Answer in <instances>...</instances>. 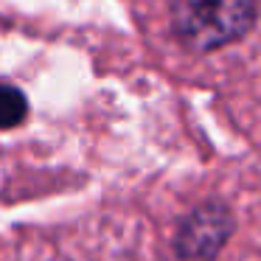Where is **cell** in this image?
<instances>
[{
    "instance_id": "1",
    "label": "cell",
    "mask_w": 261,
    "mask_h": 261,
    "mask_svg": "<svg viewBox=\"0 0 261 261\" xmlns=\"http://www.w3.org/2000/svg\"><path fill=\"white\" fill-rule=\"evenodd\" d=\"M255 0H171L177 40L199 54L239 42L255 23Z\"/></svg>"
},
{
    "instance_id": "2",
    "label": "cell",
    "mask_w": 261,
    "mask_h": 261,
    "mask_svg": "<svg viewBox=\"0 0 261 261\" xmlns=\"http://www.w3.org/2000/svg\"><path fill=\"white\" fill-rule=\"evenodd\" d=\"M230 233V214L219 205H205L182 222L177 253L186 258H214Z\"/></svg>"
},
{
    "instance_id": "3",
    "label": "cell",
    "mask_w": 261,
    "mask_h": 261,
    "mask_svg": "<svg viewBox=\"0 0 261 261\" xmlns=\"http://www.w3.org/2000/svg\"><path fill=\"white\" fill-rule=\"evenodd\" d=\"M25 115H29L25 96L14 85L0 82V129H12V126L23 124Z\"/></svg>"
}]
</instances>
